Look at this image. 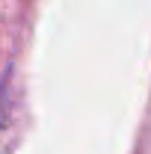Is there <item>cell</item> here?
Listing matches in <instances>:
<instances>
[{
	"instance_id": "6da1fadb",
	"label": "cell",
	"mask_w": 151,
	"mask_h": 154,
	"mask_svg": "<svg viewBox=\"0 0 151 154\" xmlns=\"http://www.w3.org/2000/svg\"><path fill=\"white\" fill-rule=\"evenodd\" d=\"M9 89H12V65L0 74V128H6L9 110H12V95H9Z\"/></svg>"
}]
</instances>
